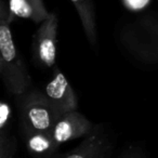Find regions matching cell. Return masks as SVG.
Masks as SVG:
<instances>
[{
	"mask_svg": "<svg viewBox=\"0 0 158 158\" xmlns=\"http://www.w3.org/2000/svg\"><path fill=\"white\" fill-rule=\"evenodd\" d=\"M5 1L0 5V75L7 91L20 97L28 91L31 85L27 66L14 44L10 24L13 21Z\"/></svg>",
	"mask_w": 158,
	"mask_h": 158,
	"instance_id": "obj_1",
	"label": "cell"
},
{
	"mask_svg": "<svg viewBox=\"0 0 158 158\" xmlns=\"http://www.w3.org/2000/svg\"><path fill=\"white\" fill-rule=\"evenodd\" d=\"M18 98L21 99L20 107L23 132L50 133L61 115L47 100L44 91L38 89L28 90Z\"/></svg>",
	"mask_w": 158,
	"mask_h": 158,
	"instance_id": "obj_2",
	"label": "cell"
},
{
	"mask_svg": "<svg viewBox=\"0 0 158 158\" xmlns=\"http://www.w3.org/2000/svg\"><path fill=\"white\" fill-rule=\"evenodd\" d=\"M59 20L51 13L47 20L40 23L33 39V60L39 66L51 68L55 66L56 35Z\"/></svg>",
	"mask_w": 158,
	"mask_h": 158,
	"instance_id": "obj_3",
	"label": "cell"
},
{
	"mask_svg": "<svg viewBox=\"0 0 158 158\" xmlns=\"http://www.w3.org/2000/svg\"><path fill=\"white\" fill-rule=\"evenodd\" d=\"M44 93L47 100L60 115L73 112L78 108V99L75 94L74 89L56 65L53 67V75L44 87Z\"/></svg>",
	"mask_w": 158,
	"mask_h": 158,
	"instance_id": "obj_4",
	"label": "cell"
},
{
	"mask_svg": "<svg viewBox=\"0 0 158 158\" xmlns=\"http://www.w3.org/2000/svg\"><path fill=\"white\" fill-rule=\"evenodd\" d=\"M92 131V123L76 110L61 115L51 129L50 134L55 143L61 146L68 141L89 135Z\"/></svg>",
	"mask_w": 158,
	"mask_h": 158,
	"instance_id": "obj_5",
	"label": "cell"
},
{
	"mask_svg": "<svg viewBox=\"0 0 158 158\" xmlns=\"http://www.w3.org/2000/svg\"><path fill=\"white\" fill-rule=\"evenodd\" d=\"M113 152V140L102 126H97L82 142L59 158H110Z\"/></svg>",
	"mask_w": 158,
	"mask_h": 158,
	"instance_id": "obj_6",
	"label": "cell"
},
{
	"mask_svg": "<svg viewBox=\"0 0 158 158\" xmlns=\"http://www.w3.org/2000/svg\"><path fill=\"white\" fill-rule=\"evenodd\" d=\"M9 10L13 18H22L41 23L50 16L44 0H9Z\"/></svg>",
	"mask_w": 158,
	"mask_h": 158,
	"instance_id": "obj_7",
	"label": "cell"
},
{
	"mask_svg": "<svg viewBox=\"0 0 158 158\" xmlns=\"http://www.w3.org/2000/svg\"><path fill=\"white\" fill-rule=\"evenodd\" d=\"M26 148L38 158H49L59 149L52 135L46 132H23Z\"/></svg>",
	"mask_w": 158,
	"mask_h": 158,
	"instance_id": "obj_8",
	"label": "cell"
},
{
	"mask_svg": "<svg viewBox=\"0 0 158 158\" xmlns=\"http://www.w3.org/2000/svg\"><path fill=\"white\" fill-rule=\"evenodd\" d=\"M75 6L78 15L81 21L85 34L89 44L97 48L98 47V34H97V22L95 13L91 0H70Z\"/></svg>",
	"mask_w": 158,
	"mask_h": 158,
	"instance_id": "obj_9",
	"label": "cell"
},
{
	"mask_svg": "<svg viewBox=\"0 0 158 158\" xmlns=\"http://www.w3.org/2000/svg\"><path fill=\"white\" fill-rule=\"evenodd\" d=\"M12 117L11 106L9 103L3 101L0 104V138L1 136H7L9 134L10 121Z\"/></svg>",
	"mask_w": 158,
	"mask_h": 158,
	"instance_id": "obj_10",
	"label": "cell"
},
{
	"mask_svg": "<svg viewBox=\"0 0 158 158\" xmlns=\"http://www.w3.org/2000/svg\"><path fill=\"white\" fill-rule=\"evenodd\" d=\"M15 152V141L11 135L0 138V158H14Z\"/></svg>",
	"mask_w": 158,
	"mask_h": 158,
	"instance_id": "obj_11",
	"label": "cell"
},
{
	"mask_svg": "<svg viewBox=\"0 0 158 158\" xmlns=\"http://www.w3.org/2000/svg\"><path fill=\"white\" fill-rule=\"evenodd\" d=\"M119 158H146V156L142 149L138 147H129L119 156Z\"/></svg>",
	"mask_w": 158,
	"mask_h": 158,
	"instance_id": "obj_12",
	"label": "cell"
}]
</instances>
